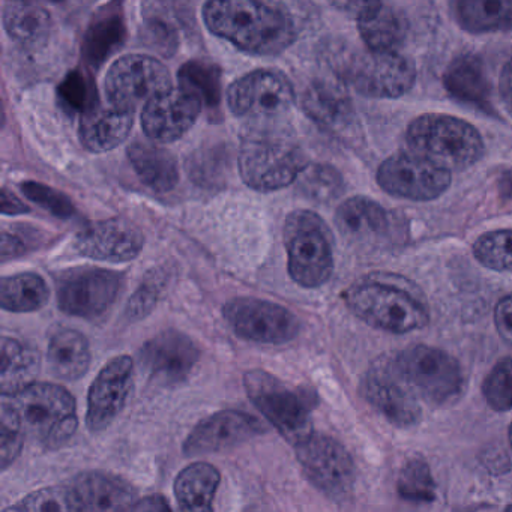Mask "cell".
Instances as JSON below:
<instances>
[{
  "mask_svg": "<svg viewBox=\"0 0 512 512\" xmlns=\"http://www.w3.org/2000/svg\"><path fill=\"white\" fill-rule=\"evenodd\" d=\"M451 181L449 170L406 152L391 155L377 169V184L383 191L412 202L439 199L451 187Z\"/></svg>",
  "mask_w": 512,
  "mask_h": 512,
  "instance_id": "obj_14",
  "label": "cell"
},
{
  "mask_svg": "<svg viewBox=\"0 0 512 512\" xmlns=\"http://www.w3.org/2000/svg\"><path fill=\"white\" fill-rule=\"evenodd\" d=\"M23 196L37 203L44 211L50 212L56 218L68 220L76 214L73 202L65 196L61 191L49 187V185L41 184V182L25 181L20 184Z\"/></svg>",
  "mask_w": 512,
  "mask_h": 512,
  "instance_id": "obj_45",
  "label": "cell"
},
{
  "mask_svg": "<svg viewBox=\"0 0 512 512\" xmlns=\"http://www.w3.org/2000/svg\"><path fill=\"white\" fill-rule=\"evenodd\" d=\"M203 20L212 34L250 55H280L296 38L287 11L262 2H208L203 7Z\"/></svg>",
  "mask_w": 512,
  "mask_h": 512,
  "instance_id": "obj_1",
  "label": "cell"
},
{
  "mask_svg": "<svg viewBox=\"0 0 512 512\" xmlns=\"http://www.w3.org/2000/svg\"><path fill=\"white\" fill-rule=\"evenodd\" d=\"M242 181L260 193L296 184L310 166L304 149L286 128L277 124H250L241 140L238 157Z\"/></svg>",
  "mask_w": 512,
  "mask_h": 512,
  "instance_id": "obj_2",
  "label": "cell"
},
{
  "mask_svg": "<svg viewBox=\"0 0 512 512\" xmlns=\"http://www.w3.org/2000/svg\"><path fill=\"white\" fill-rule=\"evenodd\" d=\"M343 299L359 320L391 334L418 331L430 322L427 308L412 292L380 278L359 280L344 292Z\"/></svg>",
  "mask_w": 512,
  "mask_h": 512,
  "instance_id": "obj_4",
  "label": "cell"
},
{
  "mask_svg": "<svg viewBox=\"0 0 512 512\" xmlns=\"http://www.w3.org/2000/svg\"><path fill=\"white\" fill-rule=\"evenodd\" d=\"M179 82L196 92L209 109H218L221 103V71L211 62L190 61L179 70Z\"/></svg>",
  "mask_w": 512,
  "mask_h": 512,
  "instance_id": "obj_38",
  "label": "cell"
},
{
  "mask_svg": "<svg viewBox=\"0 0 512 512\" xmlns=\"http://www.w3.org/2000/svg\"><path fill=\"white\" fill-rule=\"evenodd\" d=\"M133 386L134 362L130 356H115L101 368L88 394L86 424L92 433H100L115 422Z\"/></svg>",
  "mask_w": 512,
  "mask_h": 512,
  "instance_id": "obj_20",
  "label": "cell"
},
{
  "mask_svg": "<svg viewBox=\"0 0 512 512\" xmlns=\"http://www.w3.org/2000/svg\"><path fill=\"white\" fill-rule=\"evenodd\" d=\"M508 436H509V443H511V446H512V422H511V425H509Z\"/></svg>",
  "mask_w": 512,
  "mask_h": 512,
  "instance_id": "obj_54",
  "label": "cell"
},
{
  "mask_svg": "<svg viewBox=\"0 0 512 512\" xmlns=\"http://www.w3.org/2000/svg\"><path fill=\"white\" fill-rule=\"evenodd\" d=\"M443 86L454 100L494 115L490 82L479 56L467 53L455 58L443 74Z\"/></svg>",
  "mask_w": 512,
  "mask_h": 512,
  "instance_id": "obj_24",
  "label": "cell"
},
{
  "mask_svg": "<svg viewBox=\"0 0 512 512\" xmlns=\"http://www.w3.org/2000/svg\"><path fill=\"white\" fill-rule=\"evenodd\" d=\"M473 256L485 268L512 271V229L484 233L473 244Z\"/></svg>",
  "mask_w": 512,
  "mask_h": 512,
  "instance_id": "obj_40",
  "label": "cell"
},
{
  "mask_svg": "<svg viewBox=\"0 0 512 512\" xmlns=\"http://www.w3.org/2000/svg\"><path fill=\"white\" fill-rule=\"evenodd\" d=\"M127 40V23L119 5H110L95 14L83 38V58L92 68H100Z\"/></svg>",
  "mask_w": 512,
  "mask_h": 512,
  "instance_id": "obj_27",
  "label": "cell"
},
{
  "mask_svg": "<svg viewBox=\"0 0 512 512\" xmlns=\"http://www.w3.org/2000/svg\"><path fill=\"white\" fill-rule=\"evenodd\" d=\"M142 41L164 58L175 55L179 46L178 32L169 20L160 16L148 17L143 23Z\"/></svg>",
  "mask_w": 512,
  "mask_h": 512,
  "instance_id": "obj_46",
  "label": "cell"
},
{
  "mask_svg": "<svg viewBox=\"0 0 512 512\" xmlns=\"http://www.w3.org/2000/svg\"><path fill=\"white\" fill-rule=\"evenodd\" d=\"M131 512H173L170 508L169 502L166 497L161 494H152V496L145 497V499L139 500L134 505Z\"/></svg>",
  "mask_w": 512,
  "mask_h": 512,
  "instance_id": "obj_51",
  "label": "cell"
},
{
  "mask_svg": "<svg viewBox=\"0 0 512 512\" xmlns=\"http://www.w3.org/2000/svg\"><path fill=\"white\" fill-rule=\"evenodd\" d=\"M134 125V113L128 110L97 109L82 116L79 136L82 145L92 154H106L125 142Z\"/></svg>",
  "mask_w": 512,
  "mask_h": 512,
  "instance_id": "obj_26",
  "label": "cell"
},
{
  "mask_svg": "<svg viewBox=\"0 0 512 512\" xmlns=\"http://www.w3.org/2000/svg\"><path fill=\"white\" fill-rule=\"evenodd\" d=\"M0 250H2V260L7 262V260L16 259V257L25 254L26 245L19 236L4 230L2 232V248Z\"/></svg>",
  "mask_w": 512,
  "mask_h": 512,
  "instance_id": "obj_50",
  "label": "cell"
},
{
  "mask_svg": "<svg viewBox=\"0 0 512 512\" xmlns=\"http://www.w3.org/2000/svg\"><path fill=\"white\" fill-rule=\"evenodd\" d=\"M343 76L368 98H400L415 85L416 68L398 52L356 55L344 64Z\"/></svg>",
  "mask_w": 512,
  "mask_h": 512,
  "instance_id": "obj_15",
  "label": "cell"
},
{
  "mask_svg": "<svg viewBox=\"0 0 512 512\" xmlns=\"http://www.w3.org/2000/svg\"><path fill=\"white\" fill-rule=\"evenodd\" d=\"M127 154L140 181L155 193H169L178 185V161L163 146L137 140L128 146Z\"/></svg>",
  "mask_w": 512,
  "mask_h": 512,
  "instance_id": "obj_28",
  "label": "cell"
},
{
  "mask_svg": "<svg viewBox=\"0 0 512 512\" xmlns=\"http://www.w3.org/2000/svg\"><path fill=\"white\" fill-rule=\"evenodd\" d=\"M305 115L334 134H349L358 125L352 101L343 88L329 80H314L302 94Z\"/></svg>",
  "mask_w": 512,
  "mask_h": 512,
  "instance_id": "obj_23",
  "label": "cell"
},
{
  "mask_svg": "<svg viewBox=\"0 0 512 512\" xmlns=\"http://www.w3.org/2000/svg\"><path fill=\"white\" fill-rule=\"evenodd\" d=\"M397 491L401 499L413 503H430L436 499V482L430 466L421 457H412L401 467Z\"/></svg>",
  "mask_w": 512,
  "mask_h": 512,
  "instance_id": "obj_39",
  "label": "cell"
},
{
  "mask_svg": "<svg viewBox=\"0 0 512 512\" xmlns=\"http://www.w3.org/2000/svg\"><path fill=\"white\" fill-rule=\"evenodd\" d=\"M200 358V349L193 338L176 329H166L143 344L139 362L151 379L164 386L184 382Z\"/></svg>",
  "mask_w": 512,
  "mask_h": 512,
  "instance_id": "obj_18",
  "label": "cell"
},
{
  "mask_svg": "<svg viewBox=\"0 0 512 512\" xmlns=\"http://www.w3.org/2000/svg\"><path fill=\"white\" fill-rule=\"evenodd\" d=\"M40 371V355L34 347L16 340L2 338V371L0 389L2 395H16L31 386Z\"/></svg>",
  "mask_w": 512,
  "mask_h": 512,
  "instance_id": "obj_33",
  "label": "cell"
},
{
  "mask_svg": "<svg viewBox=\"0 0 512 512\" xmlns=\"http://www.w3.org/2000/svg\"><path fill=\"white\" fill-rule=\"evenodd\" d=\"M500 100L506 112L512 116V58L503 65L499 80Z\"/></svg>",
  "mask_w": 512,
  "mask_h": 512,
  "instance_id": "obj_49",
  "label": "cell"
},
{
  "mask_svg": "<svg viewBox=\"0 0 512 512\" xmlns=\"http://www.w3.org/2000/svg\"><path fill=\"white\" fill-rule=\"evenodd\" d=\"M455 19L469 34L512 31V0H460Z\"/></svg>",
  "mask_w": 512,
  "mask_h": 512,
  "instance_id": "obj_34",
  "label": "cell"
},
{
  "mask_svg": "<svg viewBox=\"0 0 512 512\" xmlns=\"http://www.w3.org/2000/svg\"><path fill=\"white\" fill-rule=\"evenodd\" d=\"M503 512H512V505L508 506V508L505 509Z\"/></svg>",
  "mask_w": 512,
  "mask_h": 512,
  "instance_id": "obj_55",
  "label": "cell"
},
{
  "mask_svg": "<svg viewBox=\"0 0 512 512\" xmlns=\"http://www.w3.org/2000/svg\"><path fill=\"white\" fill-rule=\"evenodd\" d=\"M49 298L46 280L34 272L10 275L0 283L2 308L11 313H34L46 307Z\"/></svg>",
  "mask_w": 512,
  "mask_h": 512,
  "instance_id": "obj_35",
  "label": "cell"
},
{
  "mask_svg": "<svg viewBox=\"0 0 512 512\" xmlns=\"http://www.w3.org/2000/svg\"><path fill=\"white\" fill-rule=\"evenodd\" d=\"M64 109L79 115H88L98 107V92L94 80L82 70L70 71L58 88Z\"/></svg>",
  "mask_w": 512,
  "mask_h": 512,
  "instance_id": "obj_41",
  "label": "cell"
},
{
  "mask_svg": "<svg viewBox=\"0 0 512 512\" xmlns=\"http://www.w3.org/2000/svg\"><path fill=\"white\" fill-rule=\"evenodd\" d=\"M164 283H166V275L161 274L157 269L149 272L139 289L128 301L127 308H125V319L128 322H139L148 317L160 301Z\"/></svg>",
  "mask_w": 512,
  "mask_h": 512,
  "instance_id": "obj_44",
  "label": "cell"
},
{
  "mask_svg": "<svg viewBox=\"0 0 512 512\" xmlns=\"http://www.w3.org/2000/svg\"><path fill=\"white\" fill-rule=\"evenodd\" d=\"M244 386L251 403L287 442L298 446L314 433L317 397L311 389L292 388L265 370L247 371Z\"/></svg>",
  "mask_w": 512,
  "mask_h": 512,
  "instance_id": "obj_5",
  "label": "cell"
},
{
  "mask_svg": "<svg viewBox=\"0 0 512 512\" xmlns=\"http://www.w3.org/2000/svg\"><path fill=\"white\" fill-rule=\"evenodd\" d=\"M265 431L262 421L241 410H221L202 419L185 439L187 457L235 448Z\"/></svg>",
  "mask_w": 512,
  "mask_h": 512,
  "instance_id": "obj_21",
  "label": "cell"
},
{
  "mask_svg": "<svg viewBox=\"0 0 512 512\" xmlns=\"http://www.w3.org/2000/svg\"><path fill=\"white\" fill-rule=\"evenodd\" d=\"M55 281L58 307L68 316L92 320L112 307L122 277L110 269L80 266L61 272Z\"/></svg>",
  "mask_w": 512,
  "mask_h": 512,
  "instance_id": "obj_11",
  "label": "cell"
},
{
  "mask_svg": "<svg viewBox=\"0 0 512 512\" xmlns=\"http://www.w3.org/2000/svg\"><path fill=\"white\" fill-rule=\"evenodd\" d=\"M497 188L503 199L512 200V169L500 173L497 178Z\"/></svg>",
  "mask_w": 512,
  "mask_h": 512,
  "instance_id": "obj_53",
  "label": "cell"
},
{
  "mask_svg": "<svg viewBox=\"0 0 512 512\" xmlns=\"http://www.w3.org/2000/svg\"><path fill=\"white\" fill-rule=\"evenodd\" d=\"M26 430L16 407L8 397H2L0 409V463L7 470L22 454Z\"/></svg>",
  "mask_w": 512,
  "mask_h": 512,
  "instance_id": "obj_42",
  "label": "cell"
},
{
  "mask_svg": "<svg viewBox=\"0 0 512 512\" xmlns=\"http://www.w3.org/2000/svg\"><path fill=\"white\" fill-rule=\"evenodd\" d=\"M296 94L290 80L280 71L257 70L230 85V112L250 124H277L295 106Z\"/></svg>",
  "mask_w": 512,
  "mask_h": 512,
  "instance_id": "obj_9",
  "label": "cell"
},
{
  "mask_svg": "<svg viewBox=\"0 0 512 512\" xmlns=\"http://www.w3.org/2000/svg\"><path fill=\"white\" fill-rule=\"evenodd\" d=\"M494 323L500 337L512 347V295L505 296L497 302L494 308Z\"/></svg>",
  "mask_w": 512,
  "mask_h": 512,
  "instance_id": "obj_48",
  "label": "cell"
},
{
  "mask_svg": "<svg viewBox=\"0 0 512 512\" xmlns=\"http://www.w3.org/2000/svg\"><path fill=\"white\" fill-rule=\"evenodd\" d=\"M296 458L308 481L332 500H344L355 485V463L338 440L313 433L295 446Z\"/></svg>",
  "mask_w": 512,
  "mask_h": 512,
  "instance_id": "obj_12",
  "label": "cell"
},
{
  "mask_svg": "<svg viewBox=\"0 0 512 512\" xmlns=\"http://www.w3.org/2000/svg\"><path fill=\"white\" fill-rule=\"evenodd\" d=\"M4 512H70L67 490L65 487H46L32 491Z\"/></svg>",
  "mask_w": 512,
  "mask_h": 512,
  "instance_id": "obj_47",
  "label": "cell"
},
{
  "mask_svg": "<svg viewBox=\"0 0 512 512\" xmlns=\"http://www.w3.org/2000/svg\"><path fill=\"white\" fill-rule=\"evenodd\" d=\"M4 28L11 41L26 50L49 43L53 20L46 8L26 2H10L4 7Z\"/></svg>",
  "mask_w": 512,
  "mask_h": 512,
  "instance_id": "obj_30",
  "label": "cell"
},
{
  "mask_svg": "<svg viewBox=\"0 0 512 512\" xmlns=\"http://www.w3.org/2000/svg\"><path fill=\"white\" fill-rule=\"evenodd\" d=\"M394 362L416 397L427 403L445 406L463 394L464 374L460 362L445 350L416 344L394 356Z\"/></svg>",
  "mask_w": 512,
  "mask_h": 512,
  "instance_id": "obj_8",
  "label": "cell"
},
{
  "mask_svg": "<svg viewBox=\"0 0 512 512\" xmlns=\"http://www.w3.org/2000/svg\"><path fill=\"white\" fill-rule=\"evenodd\" d=\"M406 142L413 154L443 169H469L484 157L481 134L464 119L425 113L410 122Z\"/></svg>",
  "mask_w": 512,
  "mask_h": 512,
  "instance_id": "obj_3",
  "label": "cell"
},
{
  "mask_svg": "<svg viewBox=\"0 0 512 512\" xmlns=\"http://www.w3.org/2000/svg\"><path fill=\"white\" fill-rule=\"evenodd\" d=\"M335 224L341 235L350 241H370L388 230L389 215L370 197L353 196L338 206Z\"/></svg>",
  "mask_w": 512,
  "mask_h": 512,
  "instance_id": "obj_29",
  "label": "cell"
},
{
  "mask_svg": "<svg viewBox=\"0 0 512 512\" xmlns=\"http://www.w3.org/2000/svg\"><path fill=\"white\" fill-rule=\"evenodd\" d=\"M8 400L19 412L25 430L43 448L55 451L67 445L76 434L79 427L76 400L61 385L35 382L16 395H10Z\"/></svg>",
  "mask_w": 512,
  "mask_h": 512,
  "instance_id": "obj_7",
  "label": "cell"
},
{
  "mask_svg": "<svg viewBox=\"0 0 512 512\" xmlns=\"http://www.w3.org/2000/svg\"><path fill=\"white\" fill-rule=\"evenodd\" d=\"M482 395L496 412L512 409V358L502 359L491 368L482 383Z\"/></svg>",
  "mask_w": 512,
  "mask_h": 512,
  "instance_id": "obj_43",
  "label": "cell"
},
{
  "mask_svg": "<svg viewBox=\"0 0 512 512\" xmlns=\"http://www.w3.org/2000/svg\"><path fill=\"white\" fill-rule=\"evenodd\" d=\"M47 361L53 376L58 379L79 380L88 373L91 365L88 338L76 329H58L50 338Z\"/></svg>",
  "mask_w": 512,
  "mask_h": 512,
  "instance_id": "obj_32",
  "label": "cell"
},
{
  "mask_svg": "<svg viewBox=\"0 0 512 512\" xmlns=\"http://www.w3.org/2000/svg\"><path fill=\"white\" fill-rule=\"evenodd\" d=\"M221 475L209 463L190 464L175 479V496L181 512H214V499Z\"/></svg>",
  "mask_w": 512,
  "mask_h": 512,
  "instance_id": "obj_31",
  "label": "cell"
},
{
  "mask_svg": "<svg viewBox=\"0 0 512 512\" xmlns=\"http://www.w3.org/2000/svg\"><path fill=\"white\" fill-rule=\"evenodd\" d=\"M104 88L110 106L134 113L173 86L163 62L152 56L127 55L110 67Z\"/></svg>",
  "mask_w": 512,
  "mask_h": 512,
  "instance_id": "obj_10",
  "label": "cell"
},
{
  "mask_svg": "<svg viewBox=\"0 0 512 512\" xmlns=\"http://www.w3.org/2000/svg\"><path fill=\"white\" fill-rule=\"evenodd\" d=\"M2 214L4 215H23L28 214L31 209L25 202L19 199L16 194L11 193L10 190L4 188L2 190Z\"/></svg>",
  "mask_w": 512,
  "mask_h": 512,
  "instance_id": "obj_52",
  "label": "cell"
},
{
  "mask_svg": "<svg viewBox=\"0 0 512 512\" xmlns=\"http://www.w3.org/2000/svg\"><path fill=\"white\" fill-rule=\"evenodd\" d=\"M74 245L88 259L124 263L139 257L145 247V236L128 218L113 217L86 224L77 233Z\"/></svg>",
  "mask_w": 512,
  "mask_h": 512,
  "instance_id": "obj_19",
  "label": "cell"
},
{
  "mask_svg": "<svg viewBox=\"0 0 512 512\" xmlns=\"http://www.w3.org/2000/svg\"><path fill=\"white\" fill-rule=\"evenodd\" d=\"M365 400L395 427H412L422 416L418 398L398 373L394 358L377 359L361 383Z\"/></svg>",
  "mask_w": 512,
  "mask_h": 512,
  "instance_id": "obj_16",
  "label": "cell"
},
{
  "mask_svg": "<svg viewBox=\"0 0 512 512\" xmlns=\"http://www.w3.org/2000/svg\"><path fill=\"white\" fill-rule=\"evenodd\" d=\"M185 169L191 182L199 187L218 188L226 182L230 154L223 145L202 148L188 157Z\"/></svg>",
  "mask_w": 512,
  "mask_h": 512,
  "instance_id": "obj_37",
  "label": "cell"
},
{
  "mask_svg": "<svg viewBox=\"0 0 512 512\" xmlns=\"http://www.w3.org/2000/svg\"><path fill=\"white\" fill-rule=\"evenodd\" d=\"M283 239L287 268L298 286L317 289L328 283L334 272L332 233L316 212H290L284 223Z\"/></svg>",
  "mask_w": 512,
  "mask_h": 512,
  "instance_id": "obj_6",
  "label": "cell"
},
{
  "mask_svg": "<svg viewBox=\"0 0 512 512\" xmlns=\"http://www.w3.org/2000/svg\"><path fill=\"white\" fill-rule=\"evenodd\" d=\"M356 20L370 52H397L407 35L406 17L382 2H362Z\"/></svg>",
  "mask_w": 512,
  "mask_h": 512,
  "instance_id": "obj_25",
  "label": "cell"
},
{
  "mask_svg": "<svg viewBox=\"0 0 512 512\" xmlns=\"http://www.w3.org/2000/svg\"><path fill=\"white\" fill-rule=\"evenodd\" d=\"M203 106L205 104L196 92L179 83L143 107V131L152 142H176L196 124Z\"/></svg>",
  "mask_w": 512,
  "mask_h": 512,
  "instance_id": "obj_17",
  "label": "cell"
},
{
  "mask_svg": "<svg viewBox=\"0 0 512 512\" xmlns=\"http://www.w3.org/2000/svg\"><path fill=\"white\" fill-rule=\"evenodd\" d=\"M223 316L239 338L259 344H286L298 337L301 323L283 305L259 298H235Z\"/></svg>",
  "mask_w": 512,
  "mask_h": 512,
  "instance_id": "obj_13",
  "label": "cell"
},
{
  "mask_svg": "<svg viewBox=\"0 0 512 512\" xmlns=\"http://www.w3.org/2000/svg\"><path fill=\"white\" fill-rule=\"evenodd\" d=\"M65 490L70 512H131L137 503L127 479L100 470L80 473Z\"/></svg>",
  "mask_w": 512,
  "mask_h": 512,
  "instance_id": "obj_22",
  "label": "cell"
},
{
  "mask_svg": "<svg viewBox=\"0 0 512 512\" xmlns=\"http://www.w3.org/2000/svg\"><path fill=\"white\" fill-rule=\"evenodd\" d=\"M296 188L310 202L328 205L340 199L346 185L335 167L329 164H310L296 181Z\"/></svg>",
  "mask_w": 512,
  "mask_h": 512,
  "instance_id": "obj_36",
  "label": "cell"
}]
</instances>
